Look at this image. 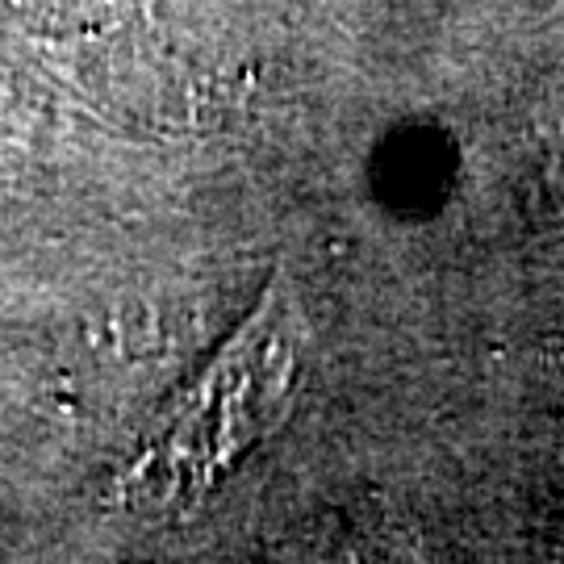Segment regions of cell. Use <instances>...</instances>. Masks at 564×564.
Masks as SVG:
<instances>
[{
	"instance_id": "6da1fadb",
	"label": "cell",
	"mask_w": 564,
	"mask_h": 564,
	"mask_svg": "<svg viewBox=\"0 0 564 564\" xmlns=\"http://www.w3.org/2000/svg\"><path fill=\"white\" fill-rule=\"evenodd\" d=\"M302 323L297 305L272 284L235 339L209 360L202 381L176 398L139 456L121 473L134 506H184L202 498L247 447L263 440L293 393Z\"/></svg>"
}]
</instances>
